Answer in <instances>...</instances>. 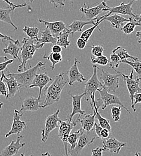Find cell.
<instances>
[{
  "mask_svg": "<svg viewBox=\"0 0 141 156\" xmlns=\"http://www.w3.org/2000/svg\"><path fill=\"white\" fill-rule=\"evenodd\" d=\"M52 83L45 90V100L41 108H45L51 105L60 101L62 91L65 85L68 83L64 78V73L61 72L57 75Z\"/></svg>",
  "mask_w": 141,
  "mask_h": 156,
  "instance_id": "1",
  "label": "cell"
},
{
  "mask_svg": "<svg viewBox=\"0 0 141 156\" xmlns=\"http://www.w3.org/2000/svg\"><path fill=\"white\" fill-rule=\"evenodd\" d=\"M22 46L21 47L20 59L21 64L18 67V72L22 73L26 70V64L31 59H33L36 52L41 49L44 44L39 43L36 42L34 43V40H31L27 38H23L22 41Z\"/></svg>",
  "mask_w": 141,
  "mask_h": 156,
  "instance_id": "2",
  "label": "cell"
},
{
  "mask_svg": "<svg viewBox=\"0 0 141 156\" xmlns=\"http://www.w3.org/2000/svg\"><path fill=\"white\" fill-rule=\"evenodd\" d=\"M45 64L46 62L40 61L35 66L32 67L22 73H9V71H7V74L12 76L15 78L21 88H29L34 79L35 78L37 71L41 69H45Z\"/></svg>",
  "mask_w": 141,
  "mask_h": 156,
  "instance_id": "3",
  "label": "cell"
},
{
  "mask_svg": "<svg viewBox=\"0 0 141 156\" xmlns=\"http://www.w3.org/2000/svg\"><path fill=\"white\" fill-rule=\"evenodd\" d=\"M100 93V98H98L97 100H95L96 105L98 109L101 108L102 110L105 109L108 106L112 105H118L120 106L126 110V111L131 115V112L129 111V109L121 103V101L119 98L114 94H111L104 88H102L98 91Z\"/></svg>",
  "mask_w": 141,
  "mask_h": 156,
  "instance_id": "4",
  "label": "cell"
},
{
  "mask_svg": "<svg viewBox=\"0 0 141 156\" xmlns=\"http://www.w3.org/2000/svg\"><path fill=\"white\" fill-rule=\"evenodd\" d=\"M97 66L93 65V73L91 77L85 84L84 93H85V101H88L93 96H96V92L103 88V83L97 76Z\"/></svg>",
  "mask_w": 141,
  "mask_h": 156,
  "instance_id": "5",
  "label": "cell"
},
{
  "mask_svg": "<svg viewBox=\"0 0 141 156\" xmlns=\"http://www.w3.org/2000/svg\"><path fill=\"white\" fill-rule=\"evenodd\" d=\"M78 122V119L76 118L73 121H70L66 119L64 121H61L59 124V130H58V137L62 140L64 144L65 154L62 156H70L68 151V138L71 134L72 129L76 126Z\"/></svg>",
  "mask_w": 141,
  "mask_h": 156,
  "instance_id": "6",
  "label": "cell"
},
{
  "mask_svg": "<svg viewBox=\"0 0 141 156\" xmlns=\"http://www.w3.org/2000/svg\"><path fill=\"white\" fill-rule=\"evenodd\" d=\"M118 72L120 74L123 80L126 82L127 90L129 93L130 98L131 99L132 108L133 109V112H136V109L133 107V103H134L133 97L136 93H141V88L139 87V84L141 81V79L139 78L134 79L133 70H131L129 76L125 75L124 73L118 71Z\"/></svg>",
  "mask_w": 141,
  "mask_h": 156,
  "instance_id": "7",
  "label": "cell"
},
{
  "mask_svg": "<svg viewBox=\"0 0 141 156\" xmlns=\"http://www.w3.org/2000/svg\"><path fill=\"white\" fill-rule=\"evenodd\" d=\"M97 69L100 70V79L103 82V88L106 90L109 93L110 91L115 92L116 90L119 87L120 79L121 76L120 74L117 70H115L117 74L112 75L99 67H97Z\"/></svg>",
  "mask_w": 141,
  "mask_h": 156,
  "instance_id": "8",
  "label": "cell"
},
{
  "mask_svg": "<svg viewBox=\"0 0 141 156\" xmlns=\"http://www.w3.org/2000/svg\"><path fill=\"white\" fill-rule=\"evenodd\" d=\"M60 111L57 109L54 114L46 117L44 124V128L42 130L41 133V141L46 142L48 139L49 134L55 129L59 127L58 124L61 121L58 117Z\"/></svg>",
  "mask_w": 141,
  "mask_h": 156,
  "instance_id": "9",
  "label": "cell"
},
{
  "mask_svg": "<svg viewBox=\"0 0 141 156\" xmlns=\"http://www.w3.org/2000/svg\"><path fill=\"white\" fill-rule=\"evenodd\" d=\"M96 137L91 131L90 132L84 131L79 137L75 148L74 150L68 149L69 154L71 156H80L84 148L93 143Z\"/></svg>",
  "mask_w": 141,
  "mask_h": 156,
  "instance_id": "10",
  "label": "cell"
},
{
  "mask_svg": "<svg viewBox=\"0 0 141 156\" xmlns=\"http://www.w3.org/2000/svg\"><path fill=\"white\" fill-rule=\"evenodd\" d=\"M134 2L135 1H131L127 4L121 2L119 5L112 7L107 6L106 8L103 9V12H109L107 14L108 16H110L111 14H121L124 15H129L130 18H133L137 20L138 18V15L133 12L132 5Z\"/></svg>",
  "mask_w": 141,
  "mask_h": 156,
  "instance_id": "11",
  "label": "cell"
},
{
  "mask_svg": "<svg viewBox=\"0 0 141 156\" xmlns=\"http://www.w3.org/2000/svg\"><path fill=\"white\" fill-rule=\"evenodd\" d=\"M22 115L23 114H20L19 111L16 109L14 110V115L12 128L5 135V137H8L12 135L19 136L20 133L26 128V125L25 122L20 120V118Z\"/></svg>",
  "mask_w": 141,
  "mask_h": 156,
  "instance_id": "12",
  "label": "cell"
},
{
  "mask_svg": "<svg viewBox=\"0 0 141 156\" xmlns=\"http://www.w3.org/2000/svg\"><path fill=\"white\" fill-rule=\"evenodd\" d=\"M83 5V7H81L79 10L83 14V15L85 16L86 18L88 20V21L97 18L98 15H99L103 12V9L106 8V7L108 6L105 1H103L100 4H99L98 5L91 8H89L88 7H87L85 3H84Z\"/></svg>",
  "mask_w": 141,
  "mask_h": 156,
  "instance_id": "13",
  "label": "cell"
},
{
  "mask_svg": "<svg viewBox=\"0 0 141 156\" xmlns=\"http://www.w3.org/2000/svg\"><path fill=\"white\" fill-rule=\"evenodd\" d=\"M78 63H80V62L78 59L75 58L73 64L67 71V76L69 78L68 83L69 85H73V83L76 82L82 83L86 80L79 70L78 66Z\"/></svg>",
  "mask_w": 141,
  "mask_h": 156,
  "instance_id": "14",
  "label": "cell"
},
{
  "mask_svg": "<svg viewBox=\"0 0 141 156\" xmlns=\"http://www.w3.org/2000/svg\"><path fill=\"white\" fill-rule=\"evenodd\" d=\"M125 145V143L120 142L113 137L103 139V149L104 151H108L112 153L118 154L121 148Z\"/></svg>",
  "mask_w": 141,
  "mask_h": 156,
  "instance_id": "15",
  "label": "cell"
},
{
  "mask_svg": "<svg viewBox=\"0 0 141 156\" xmlns=\"http://www.w3.org/2000/svg\"><path fill=\"white\" fill-rule=\"evenodd\" d=\"M23 138L22 135L18 136L16 140H12L10 144L5 147L0 153V156H14L16 155L20 148L25 145V143H20V140Z\"/></svg>",
  "mask_w": 141,
  "mask_h": 156,
  "instance_id": "16",
  "label": "cell"
},
{
  "mask_svg": "<svg viewBox=\"0 0 141 156\" xmlns=\"http://www.w3.org/2000/svg\"><path fill=\"white\" fill-rule=\"evenodd\" d=\"M39 22L44 25L46 27V28H48V30L51 32L52 35L57 39L62 31L67 29L65 23L61 20L48 22L42 19H39Z\"/></svg>",
  "mask_w": 141,
  "mask_h": 156,
  "instance_id": "17",
  "label": "cell"
},
{
  "mask_svg": "<svg viewBox=\"0 0 141 156\" xmlns=\"http://www.w3.org/2000/svg\"><path fill=\"white\" fill-rule=\"evenodd\" d=\"M41 101L38 98H34L33 96L25 98L22 102L19 112L20 114H23L25 111H37L41 109V105H39Z\"/></svg>",
  "mask_w": 141,
  "mask_h": 156,
  "instance_id": "18",
  "label": "cell"
},
{
  "mask_svg": "<svg viewBox=\"0 0 141 156\" xmlns=\"http://www.w3.org/2000/svg\"><path fill=\"white\" fill-rule=\"evenodd\" d=\"M69 94L73 99V109L72 113L69 115H68L67 119L70 121H73V118L76 114H79V116L81 117L85 115V111H82L81 108V100L83 97H85V93H83L81 94H77L76 95H72V94L69 93Z\"/></svg>",
  "mask_w": 141,
  "mask_h": 156,
  "instance_id": "19",
  "label": "cell"
},
{
  "mask_svg": "<svg viewBox=\"0 0 141 156\" xmlns=\"http://www.w3.org/2000/svg\"><path fill=\"white\" fill-rule=\"evenodd\" d=\"M53 79L47 75L46 73L36 74L35 78L34 79L32 83L29 87V88H33L37 87L39 88V94L38 98L41 100V96L42 94L43 89L46 87L47 84L49 83L51 81H52Z\"/></svg>",
  "mask_w": 141,
  "mask_h": 156,
  "instance_id": "20",
  "label": "cell"
},
{
  "mask_svg": "<svg viewBox=\"0 0 141 156\" xmlns=\"http://www.w3.org/2000/svg\"><path fill=\"white\" fill-rule=\"evenodd\" d=\"M7 76L9 78H7L5 76V75L4 77L5 83L7 84L8 90H9V93L6 97L7 99L14 97L16 95V94L19 91V90L21 88L20 85H19V83L16 80V79L12 76L9 75V74H7Z\"/></svg>",
  "mask_w": 141,
  "mask_h": 156,
  "instance_id": "21",
  "label": "cell"
},
{
  "mask_svg": "<svg viewBox=\"0 0 141 156\" xmlns=\"http://www.w3.org/2000/svg\"><path fill=\"white\" fill-rule=\"evenodd\" d=\"M78 119V122H80L82 126V129L86 132H90L92 131L95 124V118H96V113H93L86 115L85 114L83 118L81 119V116L77 118Z\"/></svg>",
  "mask_w": 141,
  "mask_h": 156,
  "instance_id": "22",
  "label": "cell"
},
{
  "mask_svg": "<svg viewBox=\"0 0 141 156\" xmlns=\"http://www.w3.org/2000/svg\"><path fill=\"white\" fill-rule=\"evenodd\" d=\"M91 101L90 103V105L92 107V109H93L94 112L96 113V118L99 121V126L103 129H108L111 132V126L110 124V121L108 119H106L101 115L100 113L99 112V109L97 108L96 102H95V96H93L91 98Z\"/></svg>",
  "mask_w": 141,
  "mask_h": 156,
  "instance_id": "23",
  "label": "cell"
},
{
  "mask_svg": "<svg viewBox=\"0 0 141 156\" xmlns=\"http://www.w3.org/2000/svg\"><path fill=\"white\" fill-rule=\"evenodd\" d=\"M5 48L3 49V52L5 54L10 55L13 58L18 59L21 62V59L19 56V52L21 51L20 42L19 40H16L15 41H9V45L7 46L5 44Z\"/></svg>",
  "mask_w": 141,
  "mask_h": 156,
  "instance_id": "24",
  "label": "cell"
},
{
  "mask_svg": "<svg viewBox=\"0 0 141 156\" xmlns=\"http://www.w3.org/2000/svg\"><path fill=\"white\" fill-rule=\"evenodd\" d=\"M97 20H98V17L89 21H83L81 20H75L70 25L68 26V29L70 31V34H72V36L74 37L75 33L82 31L84 26L86 25H90V24H92L94 25L97 22Z\"/></svg>",
  "mask_w": 141,
  "mask_h": 156,
  "instance_id": "25",
  "label": "cell"
},
{
  "mask_svg": "<svg viewBox=\"0 0 141 156\" xmlns=\"http://www.w3.org/2000/svg\"><path fill=\"white\" fill-rule=\"evenodd\" d=\"M104 20L109 21L111 23V25L113 28L118 30L121 28L124 22H129L130 20V18H129V19H126L117 14H114L112 15L106 16L104 18Z\"/></svg>",
  "mask_w": 141,
  "mask_h": 156,
  "instance_id": "26",
  "label": "cell"
},
{
  "mask_svg": "<svg viewBox=\"0 0 141 156\" xmlns=\"http://www.w3.org/2000/svg\"><path fill=\"white\" fill-rule=\"evenodd\" d=\"M106 16H108V15H107V14L105 15H104V16H103L98 17V20H97V22H96V23L94 25H93L92 27H91V28H88V29L85 30L84 31H83V32L82 33V34H81L80 38L83 39V40H84L85 41L88 42V40L90 39L91 35L93 34V32L94 31L95 29H96L97 28H98L99 30L101 31L100 30L99 28V24L101 22H103V20H104V18H105Z\"/></svg>",
  "mask_w": 141,
  "mask_h": 156,
  "instance_id": "27",
  "label": "cell"
},
{
  "mask_svg": "<svg viewBox=\"0 0 141 156\" xmlns=\"http://www.w3.org/2000/svg\"><path fill=\"white\" fill-rule=\"evenodd\" d=\"M57 39L54 37L51 32L48 30V28H45V30L41 32V37L37 41L39 43L42 44H48V43H52L54 45L57 44Z\"/></svg>",
  "mask_w": 141,
  "mask_h": 156,
  "instance_id": "28",
  "label": "cell"
},
{
  "mask_svg": "<svg viewBox=\"0 0 141 156\" xmlns=\"http://www.w3.org/2000/svg\"><path fill=\"white\" fill-rule=\"evenodd\" d=\"M14 10V9L10 8V9H3L0 8V21L5 22L7 23L10 24L13 26L15 28V30H18V27L13 23V21L11 20L10 14Z\"/></svg>",
  "mask_w": 141,
  "mask_h": 156,
  "instance_id": "29",
  "label": "cell"
},
{
  "mask_svg": "<svg viewBox=\"0 0 141 156\" xmlns=\"http://www.w3.org/2000/svg\"><path fill=\"white\" fill-rule=\"evenodd\" d=\"M70 34V31L67 28L62 31L57 38L56 44L59 45L61 48L62 47L65 49H67V47L69 46L70 44V41L69 40Z\"/></svg>",
  "mask_w": 141,
  "mask_h": 156,
  "instance_id": "30",
  "label": "cell"
},
{
  "mask_svg": "<svg viewBox=\"0 0 141 156\" xmlns=\"http://www.w3.org/2000/svg\"><path fill=\"white\" fill-rule=\"evenodd\" d=\"M130 20L126 24L123 25L120 28L122 32L125 34H132L134 31L135 28L136 26H141V23H138L136 19L130 17Z\"/></svg>",
  "mask_w": 141,
  "mask_h": 156,
  "instance_id": "31",
  "label": "cell"
},
{
  "mask_svg": "<svg viewBox=\"0 0 141 156\" xmlns=\"http://www.w3.org/2000/svg\"><path fill=\"white\" fill-rule=\"evenodd\" d=\"M83 132H84V130L81 128L79 130H77L74 133H71L67 140L68 144L70 145V150H74L75 148L79 137Z\"/></svg>",
  "mask_w": 141,
  "mask_h": 156,
  "instance_id": "32",
  "label": "cell"
},
{
  "mask_svg": "<svg viewBox=\"0 0 141 156\" xmlns=\"http://www.w3.org/2000/svg\"><path fill=\"white\" fill-rule=\"evenodd\" d=\"M114 51L115 53L117 54V55L119 57L121 61L122 60H125L127 59L130 58L132 59V61H140L138 57H135L133 56L130 55L127 51H126L124 49L122 48L121 46H118L117 48H115Z\"/></svg>",
  "mask_w": 141,
  "mask_h": 156,
  "instance_id": "33",
  "label": "cell"
},
{
  "mask_svg": "<svg viewBox=\"0 0 141 156\" xmlns=\"http://www.w3.org/2000/svg\"><path fill=\"white\" fill-rule=\"evenodd\" d=\"M43 58L47 59L51 62L52 65L51 66V69L53 70L55 68V65L62 61V56L61 54H56V53L51 52V54L49 55H46V54H44L43 56Z\"/></svg>",
  "mask_w": 141,
  "mask_h": 156,
  "instance_id": "34",
  "label": "cell"
},
{
  "mask_svg": "<svg viewBox=\"0 0 141 156\" xmlns=\"http://www.w3.org/2000/svg\"><path fill=\"white\" fill-rule=\"evenodd\" d=\"M23 31L26 33L29 39L31 40H36L37 41L39 40V29L37 27H30L28 26H25L23 28Z\"/></svg>",
  "mask_w": 141,
  "mask_h": 156,
  "instance_id": "35",
  "label": "cell"
},
{
  "mask_svg": "<svg viewBox=\"0 0 141 156\" xmlns=\"http://www.w3.org/2000/svg\"><path fill=\"white\" fill-rule=\"evenodd\" d=\"M121 60L115 53L114 50H112L109 59V66L112 69H117L121 64Z\"/></svg>",
  "mask_w": 141,
  "mask_h": 156,
  "instance_id": "36",
  "label": "cell"
},
{
  "mask_svg": "<svg viewBox=\"0 0 141 156\" xmlns=\"http://www.w3.org/2000/svg\"><path fill=\"white\" fill-rule=\"evenodd\" d=\"M121 63L127 64L130 66H131L133 70L136 72L138 75L139 76L138 78H140L141 80V61H129L127 59L122 60L121 61Z\"/></svg>",
  "mask_w": 141,
  "mask_h": 156,
  "instance_id": "37",
  "label": "cell"
},
{
  "mask_svg": "<svg viewBox=\"0 0 141 156\" xmlns=\"http://www.w3.org/2000/svg\"><path fill=\"white\" fill-rule=\"evenodd\" d=\"M91 62L92 64H98L101 66H104L109 64V59L104 55L99 57H92L91 58Z\"/></svg>",
  "mask_w": 141,
  "mask_h": 156,
  "instance_id": "38",
  "label": "cell"
},
{
  "mask_svg": "<svg viewBox=\"0 0 141 156\" xmlns=\"http://www.w3.org/2000/svg\"><path fill=\"white\" fill-rule=\"evenodd\" d=\"M111 115L112 118L114 121L118 122L120 119L121 115V107L119 106H112L111 107Z\"/></svg>",
  "mask_w": 141,
  "mask_h": 156,
  "instance_id": "39",
  "label": "cell"
},
{
  "mask_svg": "<svg viewBox=\"0 0 141 156\" xmlns=\"http://www.w3.org/2000/svg\"><path fill=\"white\" fill-rule=\"evenodd\" d=\"M91 48V54L94 57H99L103 55L104 52V48L100 45H93L90 46Z\"/></svg>",
  "mask_w": 141,
  "mask_h": 156,
  "instance_id": "40",
  "label": "cell"
},
{
  "mask_svg": "<svg viewBox=\"0 0 141 156\" xmlns=\"http://www.w3.org/2000/svg\"><path fill=\"white\" fill-rule=\"evenodd\" d=\"M5 76L4 73L2 72L1 73V76L0 77V95L5 96V98L7 96V90L5 83L4 82V77Z\"/></svg>",
  "mask_w": 141,
  "mask_h": 156,
  "instance_id": "41",
  "label": "cell"
},
{
  "mask_svg": "<svg viewBox=\"0 0 141 156\" xmlns=\"http://www.w3.org/2000/svg\"><path fill=\"white\" fill-rule=\"evenodd\" d=\"M103 151H104L103 148L96 147L91 150V156H103Z\"/></svg>",
  "mask_w": 141,
  "mask_h": 156,
  "instance_id": "42",
  "label": "cell"
},
{
  "mask_svg": "<svg viewBox=\"0 0 141 156\" xmlns=\"http://www.w3.org/2000/svg\"><path fill=\"white\" fill-rule=\"evenodd\" d=\"M86 43H87V42L85 41L84 40L79 38L77 40V41H76V46L78 49H83L85 48V47L86 46Z\"/></svg>",
  "mask_w": 141,
  "mask_h": 156,
  "instance_id": "43",
  "label": "cell"
},
{
  "mask_svg": "<svg viewBox=\"0 0 141 156\" xmlns=\"http://www.w3.org/2000/svg\"><path fill=\"white\" fill-rule=\"evenodd\" d=\"M13 62V59H9V61H7L6 62L0 63V72H3L6 69V67H7L8 65H9L10 64H12Z\"/></svg>",
  "mask_w": 141,
  "mask_h": 156,
  "instance_id": "44",
  "label": "cell"
},
{
  "mask_svg": "<svg viewBox=\"0 0 141 156\" xmlns=\"http://www.w3.org/2000/svg\"><path fill=\"white\" fill-rule=\"evenodd\" d=\"M101 139H106L109 137L110 135V131L106 129H103L101 132Z\"/></svg>",
  "mask_w": 141,
  "mask_h": 156,
  "instance_id": "45",
  "label": "cell"
},
{
  "mask_svg": "<svg viewBox=\"0 0 141 156\" xmlns=\"http://www.w3.org/2000/svg\"><path fill=\"white\" fill-rule=\"evenodd\" d=\"M94 127H95L94 130H95V133H96V136L101 139V132L103 128L101 127L100 126H99V124H98L97 122H95Z\"/></svg>",
  "mask_w": 141,
  "mask_h": 156,
  "instance_id": "46",
  "label": "cell"
},
{
  "mask_svg": "<svg viewBox=\"0 0 141 156\" xmlns=\"http://www.w3.org/2000/svg\"><path fill=\"white\" fill-rule=\"evenodd\" d=\"M133 107L135 108L136 104L141 103V93H136L133 97Z\"/></svg>",
  "mask_w": 141,
  "mask_h": 156,
  "instance_id": "47",
  "label": "cell"
},
{
  "mask_svg": "<svg viewBox=\"0 0 141 156\" xmlns=\"http://www.w3.org/2000/svg\"><path fill=\"white\" fill-rule=\"evenodd\" d=\"M5 2L6 3H7V4L9 5L10 8H12V9H14V10H15L16 8H18V7H25V6L26 5V3H23V4H19V5H15V4H13L12 2H10V1H5Z\"/></svg>",
  "mask_w": 141,
  "mask_h": 156,
  "instance_id": "48",
  "label": "cell"
},
{
  "mask_svg": "<svg viewBox=\"0 0 141 156\" xmlns=\"http://www.w3.org/2000/svg\"><path fill=\"white\" fill-rule=\"evenodd\" d=\"M62 52V48L58 44H54L51 49V52L56 53V54H61Z\"/></svg>",
  "mask_w": 141,
  "mask_h": 156,
  "instance_id": "49",
  "label": "cell"
},
{
  "mask_svg": "<svg viewBox=\"0 0 141 156\" xmlns=\"http://www.w3.org/2000/svg\"><path fill=\"white\" fill-rule=\"evenodd\" d=\"M50 2L55 7H58L60 6H64V2L63 1H50Z\"/></svg>",
  "mask_w": 141,
  "mask_h": 156,
  "instance_id": "50",
  "label": "cell"
},
{
  "mask_svg": "<svg viewBox=\"0 0 141 156\" xmlns=\"http://www.w3.org/2000/svg\"><path fill=\"white\" fill-rule=\"evenodd\" d=\"M0 39H2V40H9V41H15V40H14L12 37L7 36L6 35H4L2 33H0Z\"/></svg>",
  "mask_w": 141,
  "mask_h": 156,
  "instance_id": "51",
  "label": "cell"
},
{
  "mask_svg": "<svg viewBox=\"0 0 141 156\" xmlns=\"http://www.w3.org/2000/svg\"><path fill=\"white\" fill-rule=\"evenodd\" d=\"M140 27H141V23ZM136 37H137L138 42L139 44H141V31H137V32H136Z\"/></svg>",
  "mask_w": 141,
  "mask_h": 156,
  "instance_id": "52",
  "label": "cell"
},
{
  "mask_svg": "<svg viewBox=\"0 0 141 156\" xmlns=\"http://www.w3.org/2000/svg\"><path fill=\"white\" fill-rule=\"evenodd\" d=\"M9 59L7 57H4V56H0V63L6 62L9 61Z\"/></svg>",
  "mask_w": 141,
  "mask_h": 156,
  "instance_id": "53",
  "label": "cell"
},
{
  "mask_svg": "<svg viewBox=\"0 0 141 156\" xmlns=\"http://www.w3.org/2000/svg\"><path fill=\"white\" fill-rule=\"evenodd\" d=\"M137 20L138 23H141V13L140 15H138V20Z\"/></svg>",
  "mask_w": 141,
  "mask_h": 156,
  "instance_id": "54",
  "label": "cell"
},
{
  "mask_svg": "<svg viewBox=\"0 0 141 156\" xmlns=\"http://www.w3.org/2000/svg\"><path fill=\"white\" fill-rule=\"evenodd\" d=\"M134 156H141V154H140V153H139V152H136V153L135 154Z\"/></svg>",
  "mask_w": 141,
  "mask_h": 156,
  "instance_id": "55",
  "label": "cell"
},
{
  "mask_svg": "<svg viewBox=\"0 0 141 156\" xmlns=\"http://www.w3.org/2000/svg\"><path fill=\"white\" fill-rule=\"evenodd\" d=\"M3 105H4V103H3L2 102H0V110H1V108H2Z\"/></svg>",
  "mask_w": 141,
  "mask_h": 156,
  "instance_id": "56",
  "label": "cell"
},
{
  "mask_svg": "<svg viewBox=\"0 0 141 156\" xmlns=\"http://www.w3.org/2000/svg\"><path fill=\"white\" fill-rule=\"evenodd\" d=\"M48 152H46L45 153H43V154H41V156H48Z\"/></svg>",
  "mask_w": 141,
  "mask_h": 156,
  "instance_id": "57",
  "label": "cell"
},
{
  "mask_svg": "<svg viewBox=\"0 0 141 156\" xmlns=\"http://www.w3.org/2000/svg\"><path fill=\"white\" fill-rule=\"evenodd\" d=\"M33 156V155H31V156ZM20 156H25V155H24V154H23V153H22V154H20Z\"/></svg>",
  "mask_w": 141,
  "mask_h": 156,
  "instance_id": "58",
  "label": "cell"
},
{
  "mask_svg": "<svg viewBox=\"0 0 141 156\" xmlns=\"http://www.w3.org/2000/svg\"><path fill=\"white\" fill-rule=\"evenodd\" d=\"M51 156V154H49V153H48V156Z\"/></svg>",
  "mask_w": 141,
  "mask_h": 156,
  "instance_id": "59",
  "label": "cell"
}]
</instances>
